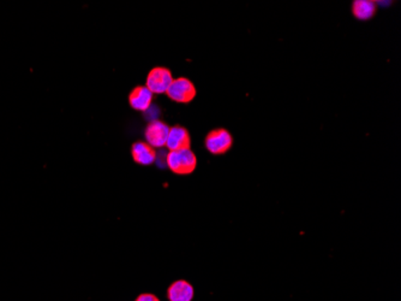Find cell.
<instances>
[{
  "instance_id": "7",
  "label": "cell",
  "mask_w": 401,
  "mask_h": 301,
  "mask_svg": "<svg viewBox=\"0 0 401 301\" xmlns=\"http://www.w3.org/2000/svg\"><path fill=\"white\" fill-rule=\"evenodd\" d=\"M152 101H153V93L145 86H138L135 88L129 96V103L131 105V108L137 111H143V113L150 108Z\"/></svg>"
},
{
  "instance_id": "3",
  "label": "cell",
  "mask_w": 401,
  "mask_h": 301,
  "mask_svg": "<svg viewBox=\"0 0 401 301\" xmlns=\"http://www.w3.org/2000/svg\"><path fill=\"white\" fill-rule=\"evenodd\" d=\"M172 82L173 77L169 69L162 67L154 68L153 70L149 72L145 87L153 94H162L167 92Z\"/></svg>"
},
{
  "instance_id": "5",
  "label": "cell",
  "mask_w": 401,
  "mask_h": 301,
  "mask_svg": "<svg viewBox=\"0 0 401 301\" xmlns=\"http://www.w3.org/2000/svg\"><path fill=\"white\" fill-rule=\"evenodd\" d=\"M170 133V127L162 121H152L145 129V139L147 143L153 148H162L166 146L167 138Z\"/></svg>"
},
{
  "instance_id": "2",
  "label": "cell",
  "mask_w": 401,
  "mask_h": 301,
  "mask_svg": "<svg viewBox=\"0 0 401 301\" xmlns=\"http://www.w3.org/2000/svg\"><path fill=\"white\" fill-rule=\"evenodd\" d=\"M166 93L176 103L188 104L194 101L196 96V88L190 79L179 77V79H173V82L171 84L170 88Z\"/></svg>"
},
{
  "instance_id": "1",
  "label": "cell",
  "mask_w": 401,
  "mask_h": 301,
  "mask_svg": "<svg viewBox=\"0 0 401 301\" xmlns=\"http://www.w3.org/2000/svg\"><path fill=\"white\" fill-rule=\"evenodd\" d=\"M167 167L177 175H190L197 165V159L190 148L172 150L166 158Z\"/></svg>"
},
{
  "instance_id": "11",
  "label": "cell",
  "mask_w": 401,
  "mask_h": 301,
  "mask_svg": "<svg viewBox=\"0 0 401 301\" xmlns=\"http://www.w3.org/2000/svg\"><path fill=\"white\" fill-rule=\"evenodd\" d=\"M135 301H160V300H159V297H155L154 294L143 293L141 294L140 297H137L136 300Z\"/></svg>"
},
{
  "instance_id": "4",
  "label": "cell",
  "mask_w": 401,
  "mask_h": 301,
  "mask_svg": "<svg viewBox=\"0 0 401 301\" xmlns=\"http://www.w3.org/2000/svg\"><path fill=\"white\" fill-rule=\"evenodd\" d=\"M232 136L228 130L216 129L206 138V147L213 155H223L232 147Z\"/></svg>"
},
{
  "instance_id": "8",
  "label": "cell",
  "mask_w": 401,
  "mask_h": 301,
  "mask_svg": "<svg viewBox=\"0 0 401 301\" xmlns=\"http://www.w3.org/2000/svg\"><path fill=\"white\" fill-rule=\"evenodd\" d=\"M194 295V287L184 280L176 281L167 290V297L170 301H192Z\"/></svg>"
},
{
  "instance_id": "10",
  "label": "cell",
  "mask_w": 401,
  "mask_h": 301,
  "mask_svg": "<svg viewBox=\"0 0 401 301\" xmlns=\"http://www.w3.org/2000/svg\"><path fill=\"white\" fill-rule=\"evenodd\" d=\"M353 15L362 21L369 20L375 15L376 5L370 0H357L353 3Z\"/></svg>"
},
{
  "instance_id": "6",
  "label": "cell",
  "mask_w": 401,
  "mask_h": 301,
  "mask_svg": "<svg viewBox=\"0 0 401 301\" xmlns=\"http://www.w3.org/2000/svg\"><path fill=\"white\" fill-rule=\"evenodd\" d=\"M190 134L188 133V130L183 127H173L170 128L169 138L166 146L170 152L172 150H184V148H190Z\"/></svg>"
},
{
  "instance_id": "9",
  "label": "cell",
  "mask_w": 401,
  "mask_h": 301,
  "mask_svg": "<svg viewBox=\"0 0 401 301\" xmlns=\"http://www.w3.org/2000/svg\"><path fill=\"white\" fill-rule=\"evenodd\" d=\"M131 153L133 160L141 165H150L157 160V152L147 143H133Z\"/></svg>"
}]
</instances>
